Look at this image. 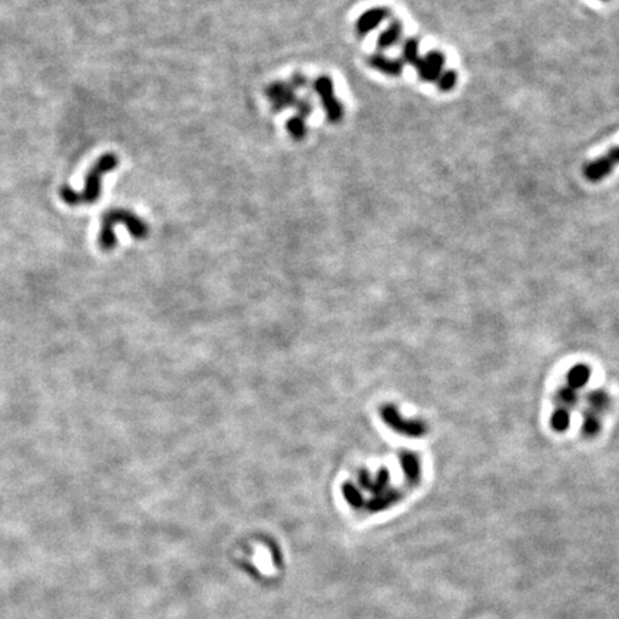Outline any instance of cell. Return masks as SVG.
I'll return each mask as SVG.
<instances>
[{
    "label": "cell",
    "instance_id": "cell-1",
    "mask_svg": "<svg viewBox=\"0 0 619 619\" xmlns=\"http://www.w3.org/2000/svg\"><path fill=\"white\" fill-rule=\"evenodd\" d=\"M118 164H119V159L116 155H113V154L102 155L95 163V165L91 168L89 174L86 175L85 188L82 191L76 192L72 188H69L68 185L61 187V198L64 199V203L71 207L96 203L99 196H101L102 178L108 172L115 169L118 167Z\"/></svg>",
    "mask_w": 619,
    "mask_h": 619
},
{
    "label": "cell",
    "instance_id": "cell-2",
    "mask_svg": "<svg viewBox=\"0 0 619 619\" xmlns=\"http://www.w3.org/2000/svg\"><path fill=\"white\" fill-rule=\"evenodd\" d=\"M118 224H124L129 234L133 238L142 239L148 235L149 230L145 221L135 215L133 212L122 208H115L102 215L101 232H99V247L105 251H111L116 247V234L115 227Z\"/></svg>",
    "mask_w": 619,
    "mask_h": 619
},
{
    "label": "cell",
    "instance_id": "cell-3",
    "mask_svg": "<svg viewBox=\"0 0 619 619\" xmlns=\"http://www.w3.org/2000/svg\"><path fill=\"white\" fill-rule=\"evenodd\" d=\"M313 86H314V92L318 95V98H320V102L326 112L329 122H331V124L342 122L344 118V108H343L342 102L335 98L334 84L331 81V77L327 75L318 76L314 81Z\"/></svg>",
    "mask_w": 619,
    "mask_h": 619
},
{
    "label": "cell",
    "instance_id": "cell-4",
    "mask_svg": "<svg viewBox=\"0 0 619 619\" xmlns=\"http://www.w3.org/2000/svg\"><path fill=\"white\" fill-rule=\"evenodd\" d=\"M266 96L268 98V101L271 104L272 111L275 112H281L286 108H297L299 99L295 95V89L283 81H275L272 84H270L266 88Z\"/></svg>",
    "mask_w": 619,
    "mask_h": 619
},
{
    "label": "cell",
    "instance_id": "cell-5",
    "mask_svg": "<svg viewBox=\"0 0 619 619\" xmlns=\"http://www.w3.org/2000/svg\"><path fill=\"white\" fill-rule=\"evenodd\" d=\"M619 164V147L612 148L607 155L595 159L584 167V175L591 183L602 181Z\"/></svg>",
    "mask_w": 619,
    "mask_h": 619
},
{
    "label": "cell",
    "instance_id": "cell-6",
    "mask_svg": "<svg viewBox=\"0 0 619 619\" xmlns=\"http://www.w3.org/2000/svg\"><path fill=\"white\" fill-rule=\"evenodd\" d=\"M445 62H446V59L442 52H436V50L429 52L427 55L418 59V62L416 65L418 76H421V79L425 82H436L438 76H441L443 72Z\"/></svg>",
    "mask_w": 619,
    "mask_h": 619
},
{
    "label": "cell",
    "instance_id": "cell-7",
    "mask_svg": "<svg viewBox=\"0 0 619 619\" xmlns=\"http://www.w3.org/2000/svg\"><path fill=\"white\" fill-rule=\"evenodd\" d=\"M391 16V12L387 8H371L366 10L355 22V32L358 36H366L373 32L376 28L380 26L386 19Z\"/></svg>",
    "mask_w": 619,
    "mask_h": 619
},
{
    "label": "cell",
    "instance_id": "cell-8",
    "mask_svg": "<svg viewBox=\"0 0 619 619\" xmlns=\"http://www.w3.org/2000/svg\"><path fill=\"white\" fill-rule=\"evenodd\" d=\"M367 64L378 71L380 73H385L387 76H400L405 71V64L402 59L389 57L383 53H374L367 57Z\"/></svg>",
    "mask_w": 619,
    "mask_h": 619
},
{
    "label": "cell",
    "instance_id": "cell-9",
    "mask_svg": "<svg viewBox=\"0 0 619 619\" xmlns=\"http://www.w3.org/2000/svg\"><path fill=\"white\" fill-rule=\"evenodd\" d=\"M403 36V24L400 21H394L390 22V25L387 26L386 30H383L380 33V36L377 37V48L386 50L393 48L396 44L400 42V39Z\"/></svg>",
    "mask_w": 619,
    "mask_h": 619
},
{
    "label": "cell",
    "instance_id": "cell-10",
    "mask_svg": "<svg viewBox=\"0 0 619 619\" xmlns=\"http://www.w3.org/2000/svg\"><path fill=\"white\" fill-rule=\"evenodd\" d=\"M286 129L291 135V138L295 139V141H303L308 132L304 118H302L299 115H295L288 119L286 124Z\"/></svg>",
    "mask_w": 619,
    "mask_h": 619
},
{
    "label": "cell",
    "instance_id": "cell-11",
    "mask_svg": "<svg viewBox=\"0 0 619 619\" xmlns=\"http://www.w3.org/2000/svg\"><path fill=\"white\" fill-rule=\"evenodd\" d=\"M421 55H418V42L417 39H407V41L402 46V61L403 64H409L412 66H416Z\"/></svg>",
    "mask_w": 619,
    "mask_h": 619
},
{
    "label": "cell",
    "instance_id": "cell-12",
    "mask_svg": "<svg viewBox=\"0 0 619 619\" xmlns=\"http://www.w3.org/2000/svg\"><path fill=\"white\" fill-rule=\"evenodd\" d=\"M436 82H437L438 91L450 92L456 86V84H457V73L454 71L442 72V75L438 76V79H437Z\"/></svg>",
    "mask_w": 619,
    "mask_h": 619
},
{
    "label": "cell",
    "instance_id": "cell-13",
    "mask_svg": "<svg viewBox=\"0 0 619 619\" xmlns=\"http://www.w3.org/2000/svg\"><path fill=\"white\" fill-rule=\"evenodd\" d=\"M586 380H588V370L585 367L579 366V367H575L572 370V373H571V383H572L573 387L582 386L584 383H586Z\"/></svg>",
    "mask_w": 619,
    "mask_h": 619
},
{
    "label": "cell",
    "instance_id": "cell-14",
    "mask_svg": "<svg viewBox=\"0 0 619 619\" xmlns=\"http://www.w3.org/2000/svg\"><path fill=\"white\" fill-rule=\"evenodd\" d=\"M290 85H291L294 89H303V88L308 86V79H307L306 75L297 72V73H294V75L291 76V82H290Z\"/></svg>",
    "mask_w": 619,
    "mask_h": 619
}]
</instances>
